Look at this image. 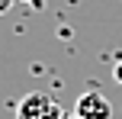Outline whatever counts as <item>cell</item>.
<instances>
[{
    "label": "cell",
    "instance_id": "obj_2",
    "mask_svg": "<svg viewBox=\"0 0 122 119\" xmlns=\"http://www.w3.org/2000/svg\"><path fill=\"white\" fill-rule=\"evenodd\" d=\"M74 113L80 119H112V103L100 90H84L74 103Z\"/></svg>",
    "mask_w": 122,
    "mask_h": 119
},
{
    "label": "cell",
    "instance_id": "obj_1",
    "mask_svg": "<svg viewBox=\"0 0 122 119\" xmlns=\"http://www.w3.org/2000/svg\"><path fill=\"white\" fill-rule=\"evenodd\" d=\"M16 119H64V109L51 93L32 90L16 103Z\"/></svg>",
    "mask_w": 122,
    "mask_h": 119
},
{
    "label": "cell",
    "instance_id": "obj_3",
    "mask_svg": "<svg viewBox=\"0 0 122 119\" xmlns=\"http://www.w3.org/2000/svg\"><path fill=\"white\" fill-rule=\"evenodd\" d=\"M112 81H116V84H122V55L116 58V64H112Z\"/></svg>",
    "mask_w": 122,
    "mask_h": 119
},
{
    "label": "cell",
    "instance_id": "obj_4",
    "mask_svg": "<svg viewBox=\"0 0 122 119\" xmlns=\"http://www.w3.org/2000/svg\"><path fill=\"white\" fill-rule=\"evenodd\" d=\"M13 3H16V0H0V16H3V13H10V10H13Z\"/></svg>",
    "mask_w": 122,
    "mask_h": 119
},
{
    "label": "cell",
    "instance_id": "obj_5",
    "mask_svg": "<svg viewBox=\"0 0 122 119\" xmlns=\"http://www.w3.org/2000/svg\"><path fill=\"white\" fill-rule=\"evenodd\" d=\"M16 3H29V6H36V10H42L45 0H16Z\"/></svg>",
    "mask_w": 122,
    "mask_h": 119
},
{
    "label": "cell",
    "instance_id": "obj_6",
    "mask_svg": "<svg viewBox=\"0 0 122 119\" xmlns=\"http://www.w3.org/2000/svg\"><path fill=\"white\" fill-rule=\"evenodd\" d=\"M64 119H80V116H77V113H71V116H64Z\"/></svg>",
    "mask_w": 122,
    "mask_h": 119
}]
</instances>
